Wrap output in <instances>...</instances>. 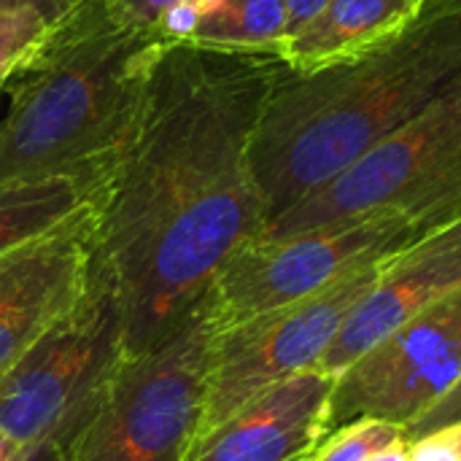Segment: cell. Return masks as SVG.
Here are the masks:
<instances>
[{"label":"cell","mask_w":461,"mask_h":461,"mask_svg":"<svg viewBox=\"0 0 461 461\" xmlns=\"http://www.w3.org/2000/svg\"><path fill=\"white\" fill-rule=\"evenodd\" d=\"M459 78L461 0H424L402 32L348 62L308 73L286 68L249 146L267 224L335 181Z\"/></svg>","instance_id":"cell-2"},{"label":"cell","mask_w":461,"mask_h":461,"mask_svg":"<svg viewBox=\"0 0 461 461\" xmlns=\"http://www.w3.org/2000/svg\"><path fill=\"white\" fill-rule=\"evenodd\" d=\"M392 259L362 267L308 300L216 332L197 438L273 386L316 370L354 305L373 289Z\"/></svg>","instance_id":"cell-8"},{"label":"cell","mask_w":461,"mask_h":461,"mask_svg":"<svg viewBox=\"0 0 461 461\" xmlns=\"http://www.w3.org/2000/svg\"><path fill=\"white\" fill-rule=\"evenodd\" d=\"M100 184L51 176L0 184V254L32 243L97 200Z\"/></svg>","instance_id":"cell-14"},{"label":"cell","mask_w":461,"mask_h":461,"mask_svg":"<svg viewBox=\"0 0 461 461\" xmlns=\"http://www.w3.org/2000/svg\"><path fill=\"white\" fill-rule=\"evenodd\" d=\"M459 375L461 289H456L335 378L332 432L359 419L408 429L454 389Z\"/></svg>","instance_id":"cell-9"},{"label":"cell","mask_w":461,"mask_h":461,"mask_svg":"<svg viewBox=\"0 0 461 461\" xmlns=\"http://www.w3.org/2000/svg\"><path fill=\"white\" fill-rule=\"evenodd\" d=\"M332 392L330 375H294L197 438L184 461H311L332 435Z\"/></svg>","instance_id":"cell-11"},{"label":"cell","mask_w":461,"mask_h":461,"mask_svg":"<svg viewBox=\"0 0 461 461\" xmlns=\"http://www.w3.org/2000/svg\"><path fill=\"white\" fill-rule=\"evenodd\" d=\"M51 27L54 24L38 8H0V89L38 54Z\"/></svg>","instance_id":"cell-16"},{"label":"cell","mask_w":461,"mask_h":461,"mask_svg":"<svg viewBox=\"0 0 461 461\" xmlns=\"http://www.w3.org/2000/svg\"><path fill=\"white\" fill-rule=\"evenodd\" d=\"M124 362L122 308L92 251L81 303L0 378V432L19 448L43 438L70 448Z\"/></svg>","instance_id":"cell-4"},{"label":"cell","mask_w":461,"mask_h":461,"mask_svg":"<svg viewBox=\"0 0 461 461\" xmlns=\"http://www.w3.org/2000/svg\"><path fill=\"white\" fill-rule=\"evenodd\" d=\"M456 289H461V251L424 235L397 254L354 305L316 373L340 378L357 359Z\"/></svg>","instance_id":"cell-12"},{"label":"cell","mask_w":461,"mask_h":461,"mask_svg":"<svg viewBox=\"0 0 461 461\" xmlns=\"http://www.w3.org/2000/svg\"><path fill=\"white\" fill-rule=\"evenodd\" d=\"M95 203L54 232L0 254V378L86 294Z\"/></svg>","instance_id":"cell-10"},{"label":"cell","mask_w":461,"mask_h":461,"mask_svg":"<svg viewBox=\"0 0 461 461\" xmlns=\"http://www.w3.org/2000/svg\"><path fill=\"white\" fill-rule=\"evenodd\" d=\"M84 0H0V8H16V5H30L38 8L51 24L59 22L62 16H68L73 8H78Z\"/></svg>","instance_id":"cell-21"},{"label":"cell","mask_w":461,"mask_h":461,"mask_svg":"<svg viewBox=\"0 0 461 461\" xmlns=\"http://www.w3.org/2000/svg\"><path fill=\"white\" fill-rule=\"evenodd\" d=\"M440 224L443 219L429 211H381L286 238H257L221 265L203 294L213 330L224 332L308 300L362 267L408 251Z\"/></svg>","instance_id":"cell-5"},{"label":"cell","mask_w":461,"mask_h":461,"mask_svg":"<svg viewBox=\"0 0 461 461\" xmlns=\"http://www.w3.org/2000/svg\"><path fill=\"white\" fill-rule=\"evenodd\" d=\"M14 461H68V446L54 438H43L32 446H24Z\"/></svg>","instance_id":"cell-22"},{"label":"cell","mask_w":461,"mask_h":461,"mask_svg":"<svg viewBox=\"0 0 461 461\" xmlns=\"http://www.w3.org/2000/svg\"><path fill=\"white\" fill-rule=\"evenodd\" d=\"M203 19L189 43L227 51L278 54L289 35L284 0H200Z\"/></svg>","instance_id":"cell-15"},{"label":"cell","mask_w":461,"mask_h":461,"mask_svg":"<svg viewBox=\"0 0 461 461\" xmlns=\"http://www.w3.org/2000/svg\"><path fill=\"white\" fill-rule=\"evenodd\" d=\"M213 321L200 297L176 327L122 365L68 461H184L200 427Z\"/></svg>","instance_id":"cell-6"},{"label":"cell","mask_w":461,"mask_h":461,"mask_svg":"<svg viewBox=\"0 0 461 461\" xmlns=\"http://www.w3.org/2000/svg\"><path fill=\"white\" fill-rule=\"evenodd\" d=\"M408 443H411V440H400V443H394V446L378 451L370 461H408Z\"/></svg>","instance_id":"cell-25"},{"label":"cell","mask_w":461,"mask_h":461,"mask_svg":"<svg viewBox=\"0 0 461 461\" xmlns=\"http://www.w3.org/2000/svg\"><path fill=\"white\" fill-rule=\"evenodd\" d=\"M432 240L443 243V246H451V249H459L461 251V208L454 213V219H448L446 224H440L438 230L429 232Z\"/></svg>","instance_id":"cell-24"},{"label":"cell","mask_w":461,"mask_h":461,"mask_svg":"<svg viewBox=\"0 0 461 461\" xmlns=\"http://www.w3.org/2000/svg\"><path fill=\"white\" fill-rule=\"evenodd\" d=\"M22 448L16 443H11L3 432H0V461H14V456L19 454Z\"/></svg>","instance_id":"cell-26"},{"label":"cell","mask_w":461,"mask_h":461,"mask_svg":"<svg viewBox=\"0 0 461 461\" xmlns=\"http://www.w3.org/2000/svg\"><path fill=\"white\" fill-rule=\"evenodd\" d=\"M454 421H461V375L459 381L454 384V389L429 413H424L416 424H411L405 432H408V440H413L419 435H427V432L440 429V427L454 424Z\"/></svg>","instance_id":"cell-20"},{"label":"cell","mask_w":461,"mask_h":461,"mask_svg":"<svg viewBox=\"0 0 461 461\" xmlns=\"http://www.w3.org/2000/svg\"><path fill=\"white\" fill-rule=\"evenodd\" d=\"M108 8L116 14L119 22L132 24V27H154L159 16L178 0H105Z\"/></svg>","instance_id":"cell-19"},{"label":"cell","mask_w":461,"mask_h":461,"mask_svg":"<svg viewBox=\"0 0 461 461\" xmlns=\"http://www.w3.org/2000/svg\"><path fill=\"white\" fill-rule=\"evenodd\" d=\"M286 3V16H289V35L303 30L330 0H284ZM286 35V38H289Z\"/></svg>","instance_id":"cell-23"},{"label":"cell","mask_w":461,"mask_h":461,"mask_svg":"<svg viewBox=\"0 0 461 461\" xmlns=\"http://www.w3.org/2000/svg\"><path fill=\"white\" fill-rule=\"evenodd\" d=\"M459 208L461 78L259 238H286L381 211H429L446 224Z\"/></svg>","instance_id":"cell-7"},{"label":"cell","mask_w":461,"mask_h":461,"mask_svg":"<svg viewBox=\"0 0 461 461\" xmlns=\"http://www.w3.org/2000/svg\"><path fill=\"white\" fill-rule=\"evenodd\" d=\"M408 440L405 427L375 421V419H359L351 424L338 427L311 456V461H370L378 451Z\"/></svg>","instance_id":"cell-17"},{"label":"cell","mask_w":461,"mask_h":461,"mask_svg":"<svg viewBox=\"0 0 461 461\" xmlns=\"http://www.w3.org/2000/svg\"><path fill=\"white\" fill-rule=\"evenodd\" d=\"M284 70L278 54L162 43L135 132L95 200V262L119 300L127 359L265 232L249 146Z\"/></svg>","instance_id":"cell-1"},{"label":"cell","mask_w":461,"mask_h":461,"mask_svg":"<svg viewBox=\"0 0 461 461\" xmlns=\"http://www.w3.org/2000/svg\"><path fill=\"white\" fill-rule=\"evenodd\" d=\"M408 461H461V421L413 438L408 443Z\"/></svg>","instance_id":"cell-18"},{"label":"cell","mask_w":461,"mask_h":461,"mask_svg":"<svg viewBox=\"0 0 461 461\" xmlns=\"http://www.w3.org/2000/svg\"><path fill=\"white\" fill-rule=\"evenodd\" d=\"M162 43L154 27L119 22L105 0L54 22L11 81L0 184L70 176L103 186L135 132Z\"/></svg>","instance_id":"cell-3"},{"label":"cell","mask_w":461,"mask_h":461,"mask_svg":"<svg viewBox=\"0 0 461 461\" xmlns=\"http://www.w3.org/2000/svg\"><path fill=\"white\" fill-rule=\"evenodd\" d=\"M424 8V0H330L278 51L294 73L348 62L402 32Z\"/></svg>","instance_id":"cell-13"}]
</instances>
